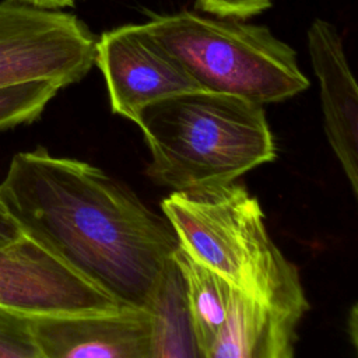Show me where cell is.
Returning <instances> with one entry per match:
<instances>
[{"mask_svg": "<svg viewBox=\"0 0 358 358\" xmlns=\"http://www.w3.org/2000/svg\"><path fill=\"white\" fill-rule=\"evenodd\" d=\"M143 27L204 90L263 105L309 87L296 52L264 25L183 10L152 15Z\"/></svg>", "mask_w": 358, "mask_h": 358, "instance_id": "4", "label": "cell"}, {"mask_svg": "<svg viewBox=\"0 0 358 358\" xmlns=\"http://www.w3.org/2000/svg\"><path fill=\"white\" fill-rule=\"evenodd\" d=\"M271 6V0H196V7L225 18H248Z\"/></svg>", "mask_w": 358, "mask_h": 358, "instance_id": "15", "label": "cell"}, {"mask_svg": "<svg viewBox=\"0 0 358 358\" xmlns=\"http://www.w3.org/2000/svg\"><path fill=\"white\" fill-rule=\"evenodd\" d=\"M347 324H348V333H350L352 345L357 347V334H358V331H357V305L352 306L350 317L347 320Z\"/></svg>", "mask_w": 358, "mask_h": 358, "instance_id": "18", "label": "cell"}, {"mask_svg": "<svg viewBox=\"0 0 358 358\" xmlns=\"http://www.w3.org/2000/svg\"><path fill=\"white\" fill-rule=\"evenodd\" d=\"M21 3H25L32 7L45 8V10H57L63 7H71L74 4V0H17Z\"/></svg>", "mask_w": 358, "mask_h": 358, "instance_id": "17", "label": "cell"}, {"mask_svg": "<svg viewBox=\"0 0 358 358\" xmlns=\"http://www.w3.org/2000/svg\"><path fill=\"white\" fill-rule=\"evenodd\" d=\"M179 246L231 287L303 317L309 303L296 266L273 242L260 203L235 182L175 190L161 201Z\"/></svg>", "mask_w": 358, "mask_h": 358, "instance_id": "3", "label": "cell"}, {"mask_svg": "<svg viewBox=\"0 0 358 358\" xmlns=\"http://www.w3.org/2000/svg\"><path fill=\"white\" fill-rule=\"evenodd\" d=\"M0 193L27 235L126 306L145 309L179 246L126 185L43 147L11 158Z\"/></svg>", "mask_w": 358, "mask_h": 358, "instance_id": "1", "label": "cell"}, {"mask_svg": "<svg viewBox=\"0 0 358 358\" xmlns=\"http://www.w3.org/2000/svg\"><path fill=\"white\" fill-rule=\"evenodd\" d=\"M95 64L103 74L112 112L131 122L148 103L201 88L143 24L105 31L96 39Z\"/></svg>", "mask_w": 358, "mask_h": 358, "instance_id": "7", "label": "cell"}, {"mask_svg": "<svg viewBox=\"0 0 358 358\" xmlns=\"http://www.w3.org/2000/svg\"><path fill=\"white\" fill-rule=\"evenodd\" d=\"M24 234L20 224L15 221L0 193V248L11 243Z\"/></svg>", "mask_w": 358, "mask_h": 358, "instance_id": "16", "label": "cell"}, {"mask_svg": "<svg viewBox=\"0 0 358 358\" xmlns=\"http://www.w3.org/2000/svg\"><path fill=\"white\" fill-rule=\"evenodd\" d=\"M28 319L42 358H151V315L144 308Z\"/></svg>", "mask_w": 358, "mask_h": 358, "instance_id": "8", "label": "cell"}, {"mask_svg": "<svg viewBox=\"0 0 358 358\" xmlns=\"http://www.w3.org/2000/svg\"><path fill=\"white\" fill-rule=\"evenodd\" d=\"M0 358H42L25 315L0 306Z\"/></svg>", "mask_w": 358, "mask_h": 358, "instance_id": "14", "label": "cell"}, {"mask_svg": "<svg viewBox=\"0 0 358 358\" xmlns=\"http://www.w3.org/2000/svg\"><path fill=\"white\" fill-rule=\"evenodd\" d=\"M180 271L200 358H207L227 317L232 287L178 246L172 255Z\"/></svg>", "mask_w": 358, "mask_h": 358, "instance_id": "12", "label": "cell"}, {"mask_svg": "<svg viewBox=\"0 0 358 358\" xmlns=\"http://www.w3.org/2000/svg\"><path fill=\"white\" fill-rule=\"evenodd\" d=\"M301 319L232 287L207 358H292Z\"/></svg>", "mask_w": 358, "mask_h": 358, "instance_id": "10", "label": "cell"}, {"mask_svg": "<svg viewBox=\"0 0 358 358\" xmlns=\"http://www.w3.org/2000/svg\"><path fill=\"white\" fill-rule=\"evenodd\" d=\"M60 90V84L45 80L0 87V131L39 119Z\"/></svg>", "mask_w": 358, "mask_h": 358, "instance_id": "13", "label": "cell"}, {"mask_svg": "<svg viewBox=\"0 0 358 358\" xmlns=\"http://www.w3.org/2000/svg\"><path fill=\"white\" fill-rule=\"evenodd\" d=\"M0 306L42 316L108 313L126 305L24 232L0 248Z\"/></svg>", "mask_w": 358, "mask_h": 358, "instance_id": "6", "label": "cell"}, {"mask_svg": "<svg viewBox=\"0 0 358 358\" xmlns=\"http://www.w3.org/2000/svg\"><path fill=\"white\" fill-rule=\"evenodd\" d=\"M96 38L74 14L0 1V87L81 81L95 64Z\"/></svg>", "mask_w": 358, "mask_h": 358, "instance_id": "5", "label": "cell"}, {"mask_svg": "<svg viewBox=\"0 0 358 358\" xmlns=\"http://www.w3.org/2000/svg\"><path fill=\"white\" fill-rule=\"evenodd\" d=\"M151 152L148 175L175 190L235 182L275 158L262 103L204 88L143 106L134 119Z\"/></svg>", "mask_w": 358, "mask_h": 358, "instance_id": "2", "label": "cell"}, {"mask_svg": "<svg viewBox=\"0 0 358 358\" xmlns=\"http://www.w3.org/2000/svg\"><path fill=\"white\" fill-rule=\"evenodd\" d=\"M145 309L151 315V358H200L183 280L173 259Z\"/></svg>", "mask_w": 358, "mask_h": 358, "instance_id": "11", "label": "cell"}, {"mask_svg": "<svg viewBox=\"0 0 358 358\" xmlns=\"http://www.w3.org/2000/svg\"><path fill=\"white\" fill-rule=\"evenodd\" d=\"M308 50L319 81L324 134L357 196L358 90L337 28L316 18L308 29Z\"/></svg>", "mask_w": 358, "mask_h": 358, "instance_id": "9", "label": "cell"}]
</instances>
